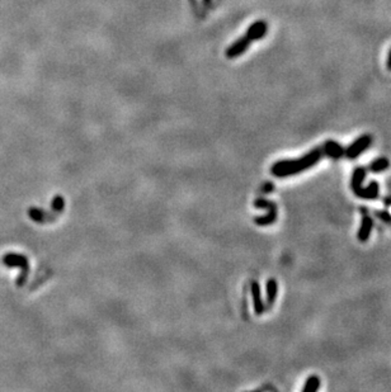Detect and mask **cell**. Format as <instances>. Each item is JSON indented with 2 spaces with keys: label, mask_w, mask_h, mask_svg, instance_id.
<instances>
[{
  "label": "cell",
  "mask_w": 391,
  "mask_h": 392,
  "mask_svg": "<svg viewBox=\"0 0 391 392\" xmlns=\"http://www.w3.org/2000/svg\"><path fill=\"white\" fill-rule=\"evenodd\" d=\"M268 32V24L264 21H257L248 28L245 36L250 39V41H259L267 34Z\"/></svg>",
  "instance_id": "5"
},
{
  "label": "cell",
  "mask_w": 391,
  "mask_h": 392,
  "mask_svg": "<svg viewBox=\"0 0 391 392\" xmlns=\"http://www.w3.org/2000/svg\"><path fill=\"white\" fill-rule=\"evenodd\" d=\"M377 216L380 217V219L382 220V221L391 224V216L387 213V212H377Z\"/></svg>",
  "instance_id": "17"
},
{
  "label": "cell",
  "mask_w": 391,
  "mask_h": 392,
  "mask_svg": "<svg viewBox=\"0 0 391 392\" xmlns=\"http://www.w3.org/2000/svg\"><path fill=\"white\" fill-rule=\"evenodd\" d=\"M204 3L206 4V6H209V4L211 3V0H204Z\"/></svg>",
  "instance_id": "18"
},
{
  "label": "cell",
  "mask_w": 391,
  "mask_h": 392,
  "mask_svg": "<svg viewBox=\"0 0 391 392\" xmlns=\"http://www.w3.org/2000/svg\"><path fill=\"white\" fill-rule=\"evenodd\" d=\"M372 227H373V221L370 216L367 214H363L362 217V224H361L360 231L357 234V238L361 243H366V241L370 239L371 232H372Z\"/></svg>",
  "instance_id": "8"
},
{
  "label": "cell",
  "mask_w": 391,
  "mask_h": 392,
  "mask_svg": "<svg viewBox=\"0 0 391 392\" xmlns=\"http://www.w3.org/2000/svg\"><path fill=\"white\" fill-rule=\"evenodd\" d=\"M319 388H320V378L318 376H311L306 379V383H305L302 391L314 392V391H318Z\"/></svg>",
  "instance_id": "15"
},
{
  "label": "cell",
  "mask_w": 391,
  "mask_h": 392,
  "mask_svg": "<svg viewBox=\"0 0 391 392\" xmlns=\"http://www.w3.org/2000/svg\"><path fill=\"white\" fill-rule=\"evenodd\" d=\"M378 193H380V187L376 182H372L370 183V186H367L366 188H361L360 191L356 192V196L360 197V198L363 199H375L378 197Z\"/></svg>",
  "instance_id": "10"
},
{
  "label": "cell",
  "mask_w": 391,
  "mask_h": 392,
  "mask_svg": "<svg viewBox=\"0 0 391 392\" xmlns=\"http://www.w3.org/2000/svg\"><path fill=\"white\" fill-rule=\"evenodd\" d=\"M28 216L33 220L34 222H38V224H42V222L46 221H52V219H55L54 216H50L47 212L42 211V209L37 208V207H31L28 209Z\"/></svg>",
  "instance_id": "11"
},
{
  "label": "cell",
  "mask_w": 391,
  "mask_h": 392,
  "mask_svg": "<svg viewBox=\"0 0 391 392\" xmlns=\"http://www.w3.org/2000/svg\"><path fill=\"white\" fill-rule=\"evenodd\" d=\"M3 264L6 267H9V268H13V267L21 268V274H19L18 279H17V286L21 287L26 283L27 276H28L29 273V263L26 255L16 253H8L3 256Z\"/></svg>",
  "instance_id": "2"
},
{
  "label": "cell",
  "mask_w": 391,
  "mask_h": 392,
  "mask_svg": "<svg viewBox=\"0 0 391 392\" xmlns=\"http://www.w3.org/2000/svg\"><path fill=\"white\" fill-rule=\"evenodd\" d=\"M265 289H267V302L268 306H272L273 302L276 301L277 298V293H278V283L276 279L270 278L267 281V284H265Z\"/></svg>",
  "instance_id": "12"
},
{
  "label": "cell",
  "mask_w": 391,
  "mask_h": 392,
  "mask_svg": "<svg viewBox=\"0 0 391 392\" xmlns=\"http://www.w3.org/2000/svg\"><path fill=\"white\" fill-rule=\"evenodd\" d=\"M323 156V152L319 149H315L312 151H310L309 154L304 155L302 158L296 159V160H281L277 161L276 164H273L272 174L278 178H285V177H291L295 176V174H300L302 171L307 170L311 166H314L315 164H318L320 161Z\"/></svg>",
  "instance_id": "1"
},
{
  "label": "cell",
  "mask_w": 391,
  "mask_h": 392,
  "mask_svg": "<svg viewBox=\"0 0 391 392\" xmlns=\"http://www.w3.org/2000/svg\"><path fill=\"white\" fill-rule=\"evenodd\" d=\"M277 220V206L272 202H268V213L264 216L255 217L254 222L258 226H268Z\"/></svg>",
  "instance_id": "7"
},
{
  "label": "cell",
  "mask_w": 391,
  "mask_h": 392,
  "mask_svg": "<svg viewBox=\"0 0 391 392\" xmlns=\"http://www.w3.org/2000/svg\"><path fill=\"white\" fill-rule=\"evenodd\" d=\"M250 43H252V41L244 34V36H242L239 39H237L234 43H231L227 47V50L225 51V55H226L227 59H237V57H239L240 55H243L249 49Z\"/></svg>",
  "instance_id": "4"
},
{
  "label": "cell",
  "mask_w": 391,
  "mask_h": 392,
  "mask_svg": "<svg viewBox=\"0 0 391 392\" xmlns=\"http://www.w3.org/2000/svg\"><path fill=\"white\" fill-rule=\"evenodd\" d=\"M324 154L332 159H339L340 156L344 155V149L342 147V145L330 140L324 144Z\"/></svg>",
  "instance_id": "9"
},
{
  "label": "cell",
  "mask_w": 391,
  "mask_h": 392,
  "mask_svg": "<svg viewBox=\"0 0 391 392\" xmlns=\"http://www.w3.org/2000/svg\"><path fill=\"white\" fill-rule=\"evenodd\" d=\"M371 142H372V136H371V135H363V136L358 137V139L344 151L345 156H347L348 159H356L370 147Z\"/></svg>",
  "instance_id": "3"
},
{
  "label": "cell",
  "mask_w": 391,
  "mask_h": 392,
  "mask_svg": "<svg viewBox=\"0 0 391 392\" xmlns=\"http://www.w3.org/2000/svg\"><path fill=\"white\" fill-rule=\"evenodd\" d=\"M388 166H390V161L386 158L376 159V160L371 164V171H372V173H381V171H385Z\"/></svg>",
  "instance_id": "14"
},
{
  "label": "cell",
  "mask_w": 391,
  "mask_h": 392,
  "mask_svg": "<svg viewBox=\"0 0 391 392\" xmlns=\"http://www.w3.org/2000/svg\"><path fill=\"white\" fill-rule=\"evenodd\" d=\"M366 177V170L363 168H357L355 170V173H353L352 176V189L353 192H358L361 188H362V183H363V179H365Z\"/></svg>",
  "instance_id": "13"
},
{
  "label": "cell",
  "mask_w": 391,
  "mask_h": 392,
  "mask_svg": "<svg viewBox=\"0 0 391 392\" xmlns=\"http://www.w3.org/2000/svg\"><path fill=\"white\" fill-rule=\"evenodd\" d=\"M51 207L52 209H54L56 213H60V212L64 209L65 207V199L64 197L61 196H56L54 199H52V203H51Z\"/></svg>",
  "instance_id": "16"
},
{
  "label": "cell",
  "mask_w": 391,
  "mask_h": 392,
  "mask_svg": "<svg viewBox=\"0 0 391 392\" xmlns=\"http://www.w3.org/2000/svg\"><path fill=\"white\" fill-rule=\"evenodd\" d=\"M250 292H252L253 298V306H254V312L257 315H262L265 311V304L262 301V296H260V286L258 282H252V287H250Z\"/></svg>",
  "instance_id": "6"
}]
</instances>
